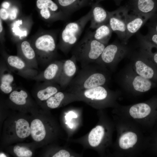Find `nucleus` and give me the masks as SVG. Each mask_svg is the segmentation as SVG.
I'll return each instance as SVG.
<instances>
[{
	"mask_svg": "<svg viewBox=\"0 0 157 157\" xmlns=\"http://www.w3.org/2000/svg\"><path fill=\"white\" fill-rule=\"evenodd\" d=\"M124 13L126 26L127 40L137 32L148 19L132 13H129L126 7H124Z\"/></svg>",
	"mask_w": 157,
	"mask_h": 157,
	"instance_id": "nucleus-13",
	"label": "nucleus"
},
{
	"mask_svg": "<svg viewBox=\"0 0 157 157\" xmlns=\"http://www.w3.org/2000/svg\"><path fill=\"white\" fill-rule=\"evenodd\" d=\"M16 131L17 136L23 138L31 134V128L28 122L23 119H20L16 122Z\"/></svg>",
	"mask_w": 157,
	"mask_h": 157,
	"instance_id": "nucleus-25",
	"label": "nucleus"
},
{
	"mask_svg": "<svg viewBox=\"0 0 157 157\" xmlns=\"http://www.w3.org/2000/svg\"><path fill=\"white\" fill-rule=\"evenodd\" d=\"M0 19L2 20H6L9 17L8 11L5 8H2L0 9Z\"/></svg>",
	"mask_w": 157,
	"mask_h": 157,
	"instance_id": "nucleus-33",
	"label": "nucleus"
},
{
	"mask_svg": "<svg viewBox=\"0 0 157 157\" xmlns=\"http://www.w3.org/2000/svg\"><path fill=\"white\" fill-rule=\"evenodd\" d=\"M78 156L72 151H69L66 150L62 149L60 150L58 152L55 154L53 157H73Z\"/></svg>",
	"mask_w": 157,
	"mask_h": 157,
	"instance_id": "nucleus-29",
	"label": "nucleus"
},
{
	"mask_svg": "<svg viewBox=\"0 0 157 157\" xmlns=\"http://www.w3.org/2000/svg\"><path fill=\"white\" fill-rule=\"evenodd\" d=\"M18 10L17 8L15 6H13L10 8L9 10V17L11 20L15 19L17 17Z\"/></svg>",
	"mask_w": 157,
	"mask_h": 157,
	"instance_id": "nucleus-32",
	"label": "nucleus"
},
{
	"mask_svg": "<svg viewBox=\"0 0 157 157\" xmlns=\"http://www.w3.org/2000/svg\"><path fill=\"white\" fill-rule=\"evenodd\" d=\"M135 67L137 73L140 76L148 79L153 77L154 74L153 69L142 62L137 61Z\"/></svg>",
	"mask_w": 157,
	"mask_h": 157,
	"instance_id": "nucleus-27",
	"label": "nucleus"
},
{
	"mask_svg": "<svg viewBox=\"0 0 157 157\" xmlns=\"http://www.w3.org/2000/svg\"><path fill=\"white\" fill-rule=\"evenodd\" d=\"M133 85L134 88L136 90L140 92H145L150 89L151 84L148 79L141 76H137L134 78Z\"/></svg>",
	"mask_w": 157,
	"mask_h": 157,
	"instance_id": "nucleus-26",
	"label": "nucleus"
},
{
	"mask_svg": "<svg viewBox=\"0 0 157 157\" xmlns=\"http://www.w3.org/2000/svg\"><path fill=\"white\" fill-rule=\"evenodd\" d=\"M68 18L73 13L81 8L91 6L94 0H53Z\"/></svg>",
	"mask_w": 157,
	"mask_h": 157,
	"instance_id": "nucleus-14",
	"label": "nucleus"
},
{
	"mask_svg": "<svg viewBox=\"0 0 157 157\" xmlns=\"http://www.w3.org/2000/svg\"><path fill=\"white\" fill-rule=\"evenodd\" d=\"M63 60H54L48 64L43 71L32 79L36 81L57 83L61 72Z\"/></svg>",
	"mask_w": 157,
	"mask_h": 157,
	"instance_id": "nucleus-11",
	"label": "nucleus"
},
{
	"mask_svg": "<svg viewBox=\"0 0 157 157\" xmlns=\"http://www.w3.org/2000/svg\"><path fill=\"white\" fill-rule=\"evenodd\" d=\"M91 7L92 16L90 20V28L96 29L108 23L110 12L106 10L98 2H94Z\"/></svg>",
	"mask_w": 157,
	"mask_h": 157,
	"instance_id": "nucleus-15",
	"label": "nucleus"
},
{
	"mask_svg": "<svg viewBox=\"0 0 157 157\" xmlns=\"http://www.w3.org/2000/svg\"><path fill=\"white\" fill-rule=\"evenodd\" d=\"M73 93L78 96L81 101L94 108L98 107L100 103L106 99L108 96L107 90L102 85Z\"/></svg>",
	"mask_w": 157,
	"mask_h": 157,
	"instance_id": "nucleus-8",
	"label": "nucleus"
},
{
	"mask_svg": "<svg viewBox=\"0 0 157 157\" xmlns=\"http://www.w3.org/2000/svg\"><path fill=\"white\" fill-rule=\"evenodd\" d=\"M151 110V108L148 105L141 103L132 106L130 109L129 113L133 118L140 119L148 115Z\"/></svg>",
	"mask_w": 157,
	"mask_h": 157,
	"instance_id": "nucleus-22",
	"label": "nucleus"
},
{
	"mask_svg": "<svg viewBox=\"0 0 157 157\" xmlns=\"http://www.w3.org/2000/svg\"><path fill=\"white\" fill-rule=\"evenodd\" d=\"M154 59L155 61L157 63V53L154 56Z\"/></svg>",
	"mask_w": 157,
	"mask_h": 157,
	"instance_id": "nucleus-37",
	"label": "nucleus"
},
{
	"mask_svg": "<svg viewBox=\"0 0 157 157\" xmlns=\"http://www.w3.org/2000/svg\"><path fill=\"white\" fill-rule=\"evenodd\" d=\"M28 95L27 92L21 89L13 90L9 95V99L13 103L19 106L24 105L27 103Z\"/></svg>",
	"mask_w": 157,
	"mask_h": 157,
	"instance_id": "nucleus-24",
	"label": "nucleus"
},
{
	"mask_svg": "<svg viewBox=\"0 0 157 157\" xmlns=\"http://www.w3.org/2000/svg\"><path fill=\"white\" fill-rule=\"evenodd\" d=\"M37 94L38 98L41 101H47L49 98L60 91L61 88L57 83L44 82Z\"/></svg>",
	"mask_w": 157,
	"mask_h": 157,
	"instance_id": "nucleus-18",
	"label": "nucleus"
},
{
	"mask_svg": "<svg viewBox=\"0 0 157 157\" xmlns=\"http://www.w3.org/2000/svg\"><path fill=\"white\" fill-rule=\"evenodd\" d=\"M13 151L16 155L18 157H31L32 153L27 148L15 146L13 148Z\"/></svg>",
	"mask_w": 157,
	"mask_h": 157,
	"instance_id": "nucleus-28",
	"label": "nucleus"
},
{
	"mask_svg": "<svg viewBox=\"0 0 157 157\" xmlns=\"http://www.w3.org/2000/svg\"><path fill=\"white\" fill-rule=\"evenodd\" d=\"M82 67L68 86L70 92L88 90L105 84L106 76L97 70L95 65L90 64Z\"/></svg>",
	"mask_w": 157,
	"mask_h": 157,
	"instance_id": "nucleus-2",
	"label": "nucleus"
},
{
	"mask_svg": "<svg viewBox=\"0 0 157 157\" xmlns=\"http://www.w3.org/2000/svg\"><path fill=\"white\" fill-rule=\"evenodd\" d=\"M81 101L76 94L69 92H63L58 91L46 101L47 106L51 109L59 107L63 104H68L75 101Z\"/></svg>",
	"mask_w": 157,
	"mask_h": 157,
	"instance_id": "nucleus-16",
	"label": "nucleus"
},
{
	"mask_svg": "<svg viewBox=\"0 0 157 157\" xmlns=\"http://www.w3.org/2000/svg\"><path fill=\"white\" fill-rule=\"evenodd\" d=\"M30 128L31 134L34 140L39 142L44 139L46 132L44 126L40 120H33L31 123Z\"/></svg>",
	"mask_w": 157,
	"mask_h": 157,
	"instance_id": "nucleus-21",
	"label": "nucleus"
},
{
	"mask_svg": "<svg viewBox=\"0 0 157 157\" xmlns=\"http://www.w3.org/2000/svg\"><path fill=\"white\" fill-rule=\"evenodd\" d=\"M4 59L10 71L24 78L32 79L38 73L37 69L29 67L17 55H7Z\"/></svg>",
	"mask_w": 157,
	"mask_h": 157,
	"instance_id": "nucleus-5",
	"label": "nucleus"
},
{
	"mask_svg": "<svg viewBox=\"0 0 157 157\" xmlns=\"http://www.w3.org/2000/svg\"><path fill=\"white\" fill-rule=\"evenodd\" d=\"M4 62L0 63V89L3 92L9 94L13 90L16 85L12 72Z\"/></svg>",
	"mask_w": 157,
	"mask_h": 157,
	"instance_id": "nucleus-17",
	"label": "nucleus"
},
{
	"mask_svg": "<svg viewBox=\"0 0 157 157\" xmlns=\"http://www.w3.org/2000/svg\"><path fill=\"white\" fill-rule=\"evenodd\" d=\"M148 27V33L146 36H144V37L157 45V33L151 28Z\"/></svg>",
	"mask_w": 157,
	"mask_h": 157,
	"instance_id": "nucleus-30",
	"label": "nucleus"
},
{
	"mask_svg": "<svg viewBox=\"0 0 157 157\" xmlns=\"http://www.w3.org/2000/svg\"><path fill=\"white\" fill-rule=\"evenodd\" d=\"M36 6L43 19L52 21L66 20L67 18L53 0H36Z\"/></svg>",
	"mask_w": 157,
	"mask_h": 157,
	"instance_id": "nucleus-6",
	"label": "nucleus"
},
{
	"mask_svg": "<svg viewBox=\"0 0 157 157\" xmlns=\"http://www.w3.org/2000/svg\"><path fill=\"white\" fill-rule=\"evenodd\" d=\"M92 10L76 21L67 23L62 30L58 48L68 53L77 43L78 40L88 23L90 20Z\"/></svg>",
	"mask_w": 157,
	"mask_h": 157,
	"instance_id": "nucleus-3",
	"label": "nucleus"
},
{
	"mask_svg": "<svg viewBox=\"0 0 157 157\" xmlns=\"http://www.w3.org/2000/svg\"><path fill=\"white\" fill-rule=\"evenodd\" d=\"M112 32L108 23L97 27L92 32V34L95 40L106 45L110 39Z\"/></svg>",
	"mask_w": 157,
	"mask_h": 157,
	"instance_id": "nucleus-19",
	"label": "nucleus"
},
{
	"mask_svg": "<svg viewBox=\"0 0 157 157\" xmlns=\"http://www.w3.org/2000/svg\"><path fill=\"white\" fill-rule=\"evenodd\" d=\"M17 56L30 67L38 68V63L35 51L31 43L26 40L19 42L17 45Z\"/></svg>",
	"mask_w": 157,
	"mask_h": 157,
	"instance_id": "nucleus-12",
	"label": "nucleus"
},
{
	"mask_svg": "<svg viewBox=\"0 0 157 157\" xmlns=\"http://www.w3.org/2000/svg\"><path fill=\"white\" fill-rule=\"evenodd\" d=\"M148 27H149L157 33V13L151 16L149 19Z\"/></svg>",
	"mask_w": 157,
	"mask_h": 157,
	"instance_id": "nucleus-31",
	"label": "nucleus"
},
{
	"mask_svg": "<svg viewBox=\"0 0 157 157\" xmlns=\"http://www.w3.org/2000/svg\"><path fill=\"white\" fill-rule=\"evenodd\" d=\"M124 7L110 12L108 23L113 32L121 39L127 40L126 26L124 15Z\"/></svg>",
	"mask_w": 157,
	"mask_h": 157,
	"instance_id": "nucleus-9",
	"label": "nucleus"
},
{
	"mask_svg": "<svg viewBox=\"0 0 157 157\" xmlns=\"http://www.w3.org/2000/svg\"><path fill=\"white\" fill-rule=\"evenodd\" d=\"M3 30V24L2 22V19H0V34L2 33Z\"/></svg>",
	"mask_w": 157,
	"mask_h": 157,
	"instance_id": "nucleus-36",
	"label": "nucleus"
},
{
	"mask_svg": "<svg viewBox=\"0 0 157 157\" xmlns=\"http://www.w3.org/2000/svg\"><path fill=\"white\" fill-rule=\"evenodd\" d=\"M119 51V47L114 44L105 47L100 56L95 63L110 64L114 60Z\"/></svg>",
	"mask_w": 157,
	"mask_h": 157,
	"instance_id": "nucleus-20",
	"label": "nucleus"
},
{
	"mask_svg": "<svg viewBox=\"0 0 157 157\" xmlns=\"http://www.w3.org/2000/svg\"><path fill=\"white\" fill-rule=\"evenodd\" d=\"M10 4L9 2L6 1L3 2L2 3L1 6L3 8L6 9L8 8L10 6Z\"/></svg>",
	"mask_w": 157,
	"mask_h": 157,
	"instance_id": "nucleus-34",
	"label": "nucleus"
},
{
	"mask_svg": "<svg viewBox=\"0 0 157 157\" xmlns=\"http://www.w3.org/2000/svg\"><path fill=\"white\" fill-rule=\"evenodd\" d=\"M137 135L132 132H128L122 135L119 140L120 147L124 149L132 147L137 142Z\"/></svg>",
	"mask_w": 157,
	"mask_h": 157,
	"instance_id": "nucleus-23",
	"label": "nucleus"
},
{
	"mask_svg": "<svg viewBox=\"0 0 157 157\" xmlns=\"http://www.w3.org/2000/svg\"><path fill=\"white\" fill-rule=\"evenodd\" d=\"M75 56L72 55L69 58L63 60L62 70L57 83L61 88L68 86L77 74L78 67Z\"/></svg>",
	"mask_w": 157,
	"mask_h": 157,
	"instance_id": "nucleus-10",
	"label": "nucleus"
},
{
	"mask_svg": "<svg viewBox=\"0 0 157 157\" xmlns=\"http://www.w3.org/2000/svg\"><path fill=\"white\" fill-rule=\"evenodd\" d=\"M95 2L99 3L100 1L104 0H94ZM117 5H119L122 0H113Z\"/></svg>",
	"mask_w": 157,
	"mask_h": 157,
	"instance_id": "nucleus-35",
	"label": "nucleus"
},
{
	"mask_svg": "<svg viewBox=\"0 0 157 157\" xmlns=\"http://www.w3.org/2000/svg\"><path fill=\"white\" fill-rule=\"evenodd\" d=\"M31 43L35 51L38 64L47 66L54 60L57 56L58 46L53 34H42Z\"/></svg>",
	"mask_w": 157,
	"mask_h": 157,
	"instance_id": "nucleus-4",
	"label": "nucleus"
},
{
	"mask_svg": "<svg viewBox=\"0 0 157 157\" xmlns=\"http://www.w3.org/2000/svg\"><path fill=\"white\" fill-rule=\"evenodd\" d=\"M105 45L95 40L89 31L72 48L74 55L82 67L95 63L102 53Z\"/></svg>",
	"mask_w": 157,
	"mask_h": 157,
	"instance_id": "nucleus-1",
	"label": "nucleus"
},
{
	"mask_svg": "<svg viewBox=\"0 0 157 157\" xmlns=\"http://www.w3.org/2000/svg\"><path fill=\"white\" fill-rule=\"evenodd\" d=\"M129 11L149 19L157 11V0H130L126 6Z\"/></svg>",
	"mask_w": 157,
	"mask_h": 157,
	"instance_id": "nucleus-7",
	"label": "nucleus"
}]
</instances>
